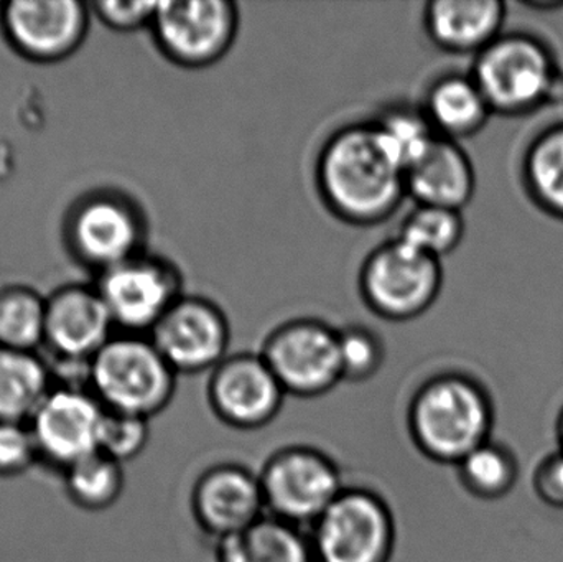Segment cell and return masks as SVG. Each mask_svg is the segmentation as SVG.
I'll return each mask as SVG.
<instances>
[{
  "instance_id": "6da1fadb",
  "label": "cell",
  "mask_w": 563,
  "mask_h": 562,
  "mask_svg": "<svg viewBox=\"0 0 563 562\" xmlns=\"http://www.w3.org/2000/svg\"><path fill=\"white\" fill-rule=\"evenodd\" d=\"M314 181L331 214L351 227H377L407 198L406 174L384 154L369 121L336 129L321 145Z\"/></svg>"
},
{
  "instance_id": "7a4b0ae2",
  "label": "cell",
  "mask_w": 563,
  "mask_h": 562,
  "mask_svg": "<svg viewBox=\"0 0 563 562\" xmlns=\"http://www.w3.org/2000/svg\"><path fill=\"white\" fill-rule=\"evenodd\" d=\"M495 408L482 383L445 372L419 386L410 399L407 428L416 448L435 464H460L492 439Z\"/></svg>"
},
{
  "instance_id": "3957f363",
  "label": "cell",
  "mask_w": 563,
  "mask_h": 562,
  "mask_svg": "<svg viewBox=\"0 0 563 562\" xmlns=\"http://www.w3.org/2000/svg\"><path fill=\"white\" fill-rule=\"evenodd\" d=\"M470 75L493 114H531L563 92L562 69L554 52L531 33L499 35L473 58Z\"/></svg>"
},
{
  "instance_id": "277c9868",
  "label": "cell",
  "mask_w": 563,
  "mask_h": 562,
  "mask_svg": "<svg viewBox=\"0 0 563 562\" xmlns=\"http://www.w3.org/2000/svg\"><path fill=\"white\" fill-rule=\"evenodd\" d=\"M177 373L151 339L109 340L89 368L92 395L106 409L151 419L168 408Z\"/></svg>"
},
{
  "instance_id": "5b68a950",
  "label": "cell",
  "mask_w": 563,
  "mask_h": 562,
  "mask_svg": "<svg viewBox=\"0 0 563 562\" xmlns=\"http://www.w3.org/2000/svg\"><path fill=\"white\" fill-rule=\"evenodd\" d=\"M364 306L387 322H410L432 309L443 287L442 261L400 238L374 247L357 277Z\"/></svg>"
},
{
  "instance_id": "8992f818",
  "label": "cell",
  "mask_w": 563,
  "mask_h": 562,
  "mask_svg": "<svg viewBox=\"0 0 563 562\" xmlns=\"http://www.w3.org/2000/svg\"><path fill=\"white\" fill-rule=\"evenodd\" d=\"M266 514L310 530L344 491L336 462L310 445L274 452L260 474Z\"/></svg>"
},
{
  "instance_id": "52a82bcc",
  "label": "cell",
  "mask_w": 563,
  "mask_h": 562,
  "mask_svg": "<svg viewBox=\"0 0 563 562\" xmlns=\"http://www.w3.org/2000/svg\"><path fill=\"white\" fill-rule=\"evenodd\" d=\"M308 537L313 562H390L396 520L379 494L346 487L308 530Z\"/></svg>"
},
{
  "instance_id": "ba28073f",
  "label": "cell",
  "mask_w": 563,
  "mask_h": 562,
  "mask_svg": "<svg viewBox=\"0 0 563 562\" xmlns=\"http://www.w3.org/2000/svg\"><path fill=\"white\" fill-rule=\"evenodd\" d=\"M240 22L231 0H165L157 3L151 29L165 58L180 68L205 69L233 48Z\"/></svg>"
},
{
  "instance_id": "9c48e42d",
  "label": "cell",
  "mask_w": 563,
  "mask_h": 562,
  "mask_svg": "<svg viewBox=\"0 0 563 562\" xmlns=\"http://www.w3.org/2000/svg\"><path fill=\"white\" fill-rule=\"evenodd\" d=\"M260 353L287 396L321 398L343 382L338 329L323 320L301 317L280 323Z\"/></svg>"
},
{
  "instance_id": "30bf717a",
  "label": "cell",
  "mask_w": 563,
  "mask_h": 562,
  "mask_svg": "<svg viewBox=\"0 0 563 562\" xmlns=\"http://www.w3.org/2000/svg\"><path fill=\"white\" fill-rule=\"evenodd\" d=\"M102 302L112 322L131 332H152L184 294L178 266L157 256H139L106 269Z\"/></svg>"
},
{
  "instance_id": "8fae6325",
  "label": "cell",
  "mask_w": 563,
  "mask_h": 562,
  "mask_svg": "<svg viewBox=\"0 0 563 562\" xmlns=\"http://www.w3.org/2000/svg\"><path fill=\"white\" fill-rule=\"evenodd\" d=\"M151 340L178 376L211 373L230 355V320L213 300L185 294Z\"/></svg>"
},
{
  "instance_id": "7c38bea8",
  "label": "cell",
  "mask_w": 563,
  "mask_h": 562,
  "mask_svg": "<svg viewBox=\"0 0 563 562\" xmlns=\"http://www.w3.org/2000/svg\"><path fill=\"white\" fill-rule=\"evenodd\" d=\"M208 405L228 428L257 431L279 416L284 388L261 353H233L210 373Z\"/></svg>"
},
{
  "instance_id": "4fadbf2b",
  "label": "cell",
  "mask_w": 563,
  "mask_h": 562,
  "mask_svg": "<svg viewBox=\"0 0 563 562\" xmlns=\"http://www.w3.org/2000/svg\"><path fill=\"white\" fill-rule=\"evenodd\" d=\"M190 507L198 528L217 543L267 515L260 475L233 462L213 465L197 478Z\"/></svg>"
},
{
  "instance_id": "5bb4252c",
  "label": "cell",
  "mask_w": 563,
  "mask_h": 562,
  "mask_svg": "<svg viewBox=\"0 0 563 562\" xmlns=\"http://www.w3.org/2000/svg\"><path fill=\"white\" fill-rule=\"evenodd\" d=\"M104 406L79 388L52 389L29 426L40 458L62 469L99 451Z\"/></svg>"
},
{
  "instance_id": "9a60e30c",
  "label": "cell",
  "mask_w": 563,
  "mask_h": 562,
  "mask_svg": "<svg viewBox=\"0 0 563 562\" xmlns=\"http://www.w3.org/2000/svg\"><path fill=\"white\" fill-rule=\"evenodd\" d=\"M503 0H432L423 10V29L433 45L450 55L475 58L503 35Z\"/></svg>"
},
{
  "instance_id": "2e32d148",
  "label": "cell",
  "mask_w": 563,
  "mask_h": 562,
  "mask_svg": "<svg viewBox=\"0 0 563 562\" xmlns=\"http://www.w3.org/2000/svg\"><path fill=\"white\" fill-rule=\"evenodd\" d=\"M406 188L417 205L463 211L475 197V165L460 142L437 137L406 172Z\"/></svg>"
},
{
  "instance_id": "e0dca14e",
  "label": "cell",
  "mask_w": 563,
  "mask_h": 562,
  "mask_svg": "<svg viewBox=\"0 0 563 562\" xmlns=\"http://www.w3.org/2000/svg\"><path fill=\"white\" fill-rule=\"evenodd\" d=\"M144 231L137 210L119 200L95 201L76 221V240L82 253L106 269L139 256Z\"/></svg>"
},
{
  "instance_id": "ac0fdd59",
  "label": "cell",
  "mask_w": 563,
  "mask_h": 562,
  "mask_svg": "<svg viewBox=\"0 0 563 562\" xmlns=\"http://www.w3.org/2000/svg\"><path fill=\"white\" fill-rule=\"evenodd\" d=\"M112 323L99 294L71 290L55 299L46 310L45 335L68 359H95L109 342Z\"/></svg>"
},
{
  "instance_id": "d6986e66",
  "label": "cell",
  "mask_w": 563,
  "mask_h": 562,
  "mask_svg": "<svg viewBox=\"0 0 563 562\" xmlns=\"http://www.w3.org/2000/svg\"><path fill=\"white\" fill-rule=\"evenodd\" d=\"M79 3L69 0L15 2L7 10L10 33L25 52L58 56L68 52L82 30Z\"/></svg>"
},
{
  "instance_id": "ffe728a7",
  "label": "cell",
  "mask_w": 563,
  "mask_h": 562,
  "mask_svg": "<svg viewBox=\"0 0 563 562\" xmlns=\"http://www.w3.org/2000/svg\"><path fill=\"white\" fill-rule=\"evenodd\" d=\"M420 108L439 137L455 142L482 132L493 114L470 73L439 76L427 88Z\"/></svg>"
},
{
  "instance_id": "44dd1931",
  "label": "cell",
  "mask_w": 563,
  "mask_h": 562,
  "mask_svg": "<svg viewBox=\"0 0 563 562\" xmlns=\"http://www.w3.org/2000/svg\"><path fill=\"white\" fill-rule=\"evenodd\" d=\"M217 562H313V551L308 531L266 515L253 527L218 541Z\"/></svg>"
},
{
  "instance_id": "7402d4cb",
  "label": "cell",
  "mask_w": 563,
  "mask_h": 562,
  "mask_svg": "<svg viewBox=\"0 0 563 562\" xmlns=\"http://www.w3.org/2000/svg\"><path fill=\"white\" fill-rule=\"evenodd\" d=\"M522 181L544 213L563 220V122L532 137L522 157Z\"/></svg>"
},
{
  "instance_id": "603a6c76",
  "label": "cell",
  "mask_w": 563,
  "mask_h": 562,
  "mask_svg": "<svg viewBox=\"0 0 563 562\" xmlns=\"http://www.w3.org/2000/svg\"><path fill=\"white\" fill-rule=\"evenodd\" d=\"M49 392L48 373L35 356L0 349V421L29 425Z\"/></svg>"
},
{
  "instance_id": "cb8c5ba5",
  "label": "cell",
  "mask_w": 563,
  "mask_h": 562,
  "mask_svg": "<svg viewBox=\"0 0 563 562\" xmlns=\"http://www.w3.org/2000/svg\"><path fill=\"white\" fill-rule=\"evenodd\" d=\"M369 124L384 154L404 174L439 137L420 106H387L376 118L371 119Z\"/></svg>"
},
{
  "instance_id": "d4e9b609",
  "label": "cell",
  "mask_w": 563,
  "mask_h": 562,
  "mask_svg": "<svg viewBox=\"0 0 563 562\" xmlns=\"http://www.w3.org/2000/svg\"><path fill=\"white\" fill-rule=\"evenodd\" d=\"M462 487L479 500L495 502L511 494L519 477V464L508 445L489 439L456 464Z\"/></svg>"
},
{
  "instance_id": "484cf974",
  "label": "cell",
  "mask_w": 563,
  "mask_h": 562,
  "mask_svg": "<svg viewBox=\"0 0 563 562\" xmlns=\"http://www.w3.org/2000/svg\"><path fill=\"white\" fill-rule=\"evenodd\" d=\"M69 497L86 510H104L124 492V465L96 451L65 469Z\"/></svg>"
},
{
  "instance_id": "4316f807",
  "label": "cell",
  "mask_w": 563,
  "mask_h": 562,
  "mask_svg": "<svg viewBox=\"0 0 563 562\" xmlns=\"http://www.w3.org/2000/svg\"><path fill=\"white\" fill-rule=\"evenodd\" d=\"M465 218L450 208L416 205L406 214L397 238L427 256L442 261L462 244Z\"/></svg>"
},
{
  "instance_id": "83f0119b",
  "label": "cell",
  "mask_w": 563,
  "mask_h": 562,
  "mask_svg": "<svg viewBox=\"0 0 563 562\" xmlns=\"http://www.w3.org/2000/svg\"><path fill=\"white\" fill-rule=\"evenodd\" d=\"M46 310L40 300L25 293H13L0 299V343L3 349L26 350L45 335Z\"/></svg>"
},
{
  "instance_id": "f1b7e54d",
  "label": "cell",
  "mask_w": 563,
  "mask_h": 562,
  "mask_svg": "<svg viewBox=\"0 0 563 562\" xmlns=\"http://www.w3.org/2000/svg\"><path fill=\"white\" fill-rule=\"evenodd\" d=\"M338 350L343 382H367L379 373L386 360L384 342L369 327L338 329Z\"/></svg>"
},
{
  "instance_id": "f546056e",
  "label": "cell",
  "mask_w": 563,
  "mask_h": 562,
  "mask_svg": "<svg viewBox=\"0 0 563 562\" xmlns=\"http://www.w3.org/2000/svg\"><path fill=\"white\" fill-rule=\"evenodd\" d=\"M151 419L106 409L99 432V451L124 465L144 452L151 439Z\"/></svg>"
},
{
  "instance_id": "4dcf8cb0",
  "label": "cell",
  "mask_w": 563,
  "mask_h": 562,
  "mask_svg": "<svg viewBox=\"0 0 563 562\" xmlns=\"http://www.w3.org/2000/svg\"><path fill=\"white\" fill-rule=\"evenodd\" d=\"M40 459L29 425L0 421V477H13L29 471Z\"/></svg>"
},
{
  "instance_id": "1f68e13d",
  "label": "cell",
  "mask_w": 563,
  "mask_h": 562,
  "mask_svg": "<svg viewBox=\"0 0 563 562\" xmlns=\"http://www.w3.org/2000/svg\"><path fill=\"white\" fill-rule=\"evenodd\" d=\"M532 491L554 510H563V451L545 455L532 472Z\"/></svg>"
},
{
  "instance_id": "d6a6232c",
  "label": "cell",
  "mask_w": 563,
  "mask_h": 562,
  "mask_svg": "<svg viewBox=\"0 0 563 562\" xmlns=\"http://www.w3.org/2000/svg\"><path fill=\"white\" fill-rule=\"evenodd\" d=\"M158 2H102L99 5L106 22L114 29L135 30L152 25Z\"/></svg>"
},
{
  "instance_id": "836d02e7",
  "label": "cell",
  "mask_w": 563,
  "mask_h": 562,
  "mask_svg": "<svg viewBox=\"0 0 563 562\" xmlns=\"http://www.w3.org/2000/svg\"><path fill=\"white\" fill-rule=\"evenodd\" d=\"M558 441L559 449H562L563 451V408L561 409V412H559L558 418Z\"/></svg>"
}]
</instances>
